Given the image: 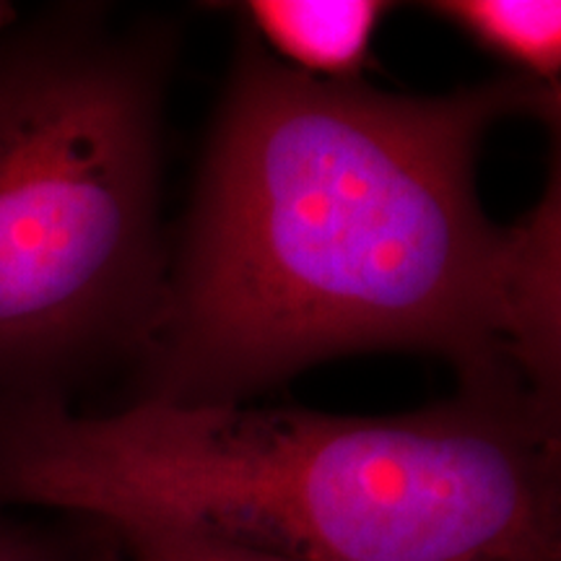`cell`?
<instances>
[{
    "mask_svg": "<svg viewBox=\"0 0 561 561\" xmlns=\"http://www.w3.org/2000/svg\"><path fill=\"white\" fill-rule=\"evenodd\" d=\"M559 102L520 73L442 96L322 81L244 34L136 401L240 403L333 356L416 348L460 390L559 409V178L515 227L476 193L489 130L557 125Z\"/></svg>",
    "mask_w": 561,
    "mask_h": 561,
    "instance_id": "6da1fadb",
    "label": "cell"
},
{
    "mask_svg": "<svg viewBox=\"0 0 561 561\" xmlns=\"http://www.w3.org/2000/svg\"><path fill=\"white\" fill-rule=\"evenodd\" d=\"M559 409L458 390L403 416L136 401L0 409V510L284 561H561Z\"/></svg>",
    "mask_w": 561,
    "mask_h": 561,
    "instance_id": "7a4b0ae2",
    "label": "cell"
},
{
    "mask_svg": "<svg viewBox=\"0 0 561 561\" xmlns=\"http://www.w3.org/2000/svg\"><path fill=\"white\" fill-rule=\"evenodd\" d=\"M170 62V30L94 5L0 32V409L68 403L151 339Z\"/></svg>",
    "mask_w": 561,
    "mask_h": 561,
    "instance_id": "3957f363",
    "label": "cell"
},
{
    "mask_svg": "<svg viewBox=\"0 0 561 561\" xmlns=\"http://www.w3.org/2000/svg\"><path fill=\"white\" fill-rule=\"evenodd\" d=\"M388 5L377 0H252L244 5L257 39L286 66L322 81H359Z\"/></svg>",
    "mask_w": 561,
    "mask_h": 561,
    "instance_id": "277c9868",
    "label": "cell"
},
{
    "mask_svg": "<svg viewBox=\"0 0 561 561\" xmlns=\"http://www.w3.org/2000/svg\"><path fill=\"white\" fill-rule=\"evenodd\" d=\"M430 9L528 79L559 87L561 3L557 0H447Z\"/></svg>",
    "mask_w": 561,
    "mask_h": 561,
    "instance_id": "5b68a950",
    "label": "cell"
},
{
    "mask_svg": "<svg viewBox=\"0 0 561 561\" xmlns=\"http://www.w3.org/2000/svg\"><path fill=\"white\" fill-rule=\"evenodd\" d=\"M104 528L115 538L121 561H284L191 533L153 528V525H104Z\"/></svg>",
    "mask_w": 561,
    "mask_h": 561,
    "instance_id": "8992f818",
    "label": "cell"
},
{
    "mask_svg": "<svg viewBox=\"0 0 561 561\" xmlns=\"http://www.w3.org/2000/svg\"><path fill=\"white\" fill-rule=\"evenodd\" d=\"M60 536L13 520L0 510V561H58Z\"/></svg>",
    "mask_w": 561,
    "mask_h": 561,
    "instance_id": "52a82bcc",
    "label": "cell"
},
{
    "mask_svg": "<svg viewBox=\"0 0 561 561\" xmlns=\"http://www.w3.org/2000/svg\"><path fill=\"white\" fill-rule=\"evenodd\" d=\"M58 561H121L112 533L100 523L79 520L73 530L60 536Z\"/></svg>",
    "mask_w": 561,
    "mask_h": 561,
    "instance_id": "ba28073f",
    "label": "cell"
},
{
    "mask_svg": "<svg viewBox=\"0 0 561 561\" xmlns=\"http://www.w3.org/2000/svg\"><path fill=\"white\" fill-rule=\"evenodd\" d=\"M0 21H3V11H0Z\"/></svg>",
    "mask_w": 561,
    "mask_h": 561,
    "instance_id": "9c48e42d",
    "label": "cell"
}]
</instances>
